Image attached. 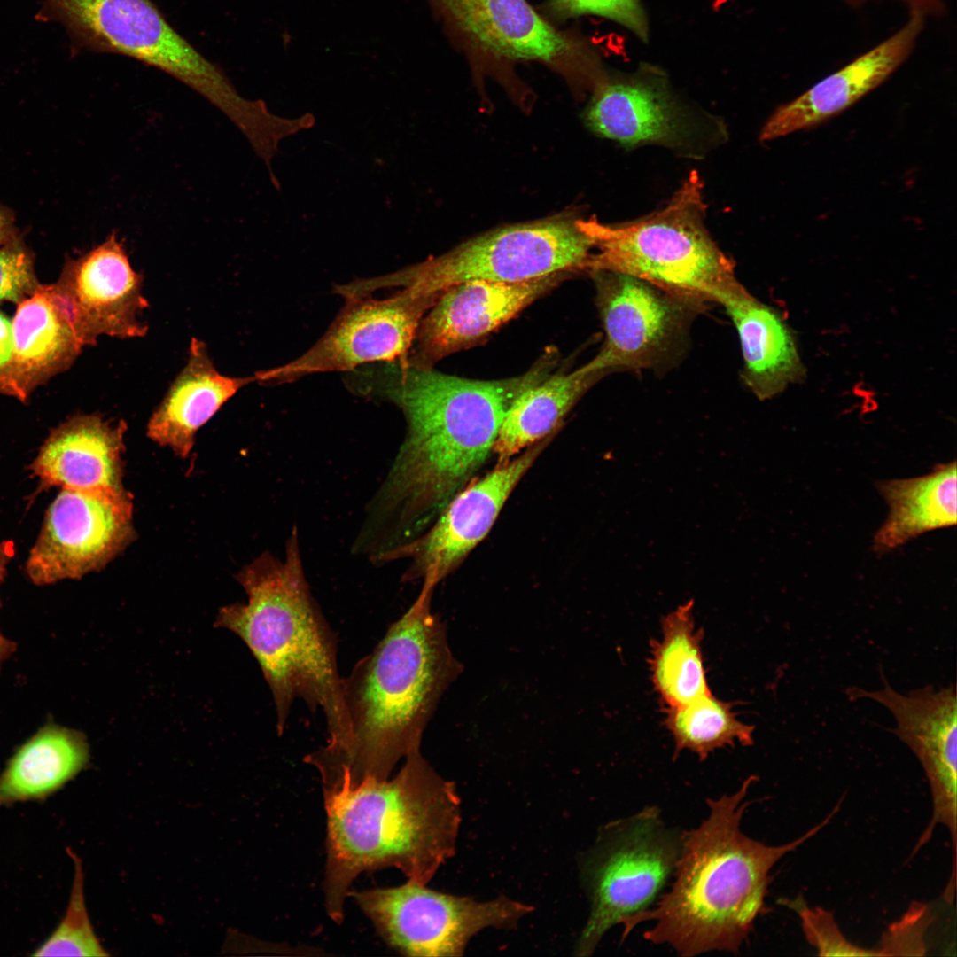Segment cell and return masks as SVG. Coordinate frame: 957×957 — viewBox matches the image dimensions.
Instances as JSON below:
<instances>
[{"instance_id":"8992f818","label":"cell","mask_w":957,"mask_h":957,"mask_svg":"<svg viewBox=\"0 0 957 957\" xmlns=\"http://www.w3.org/2000/svg\"><path fill=\"white\" fill-rule=\"evenodd\" d=\"M426 1L482 96L490 80L525 106L533 92L517 72L525 64L560 76L577 98L590 95L608 74L587 35L553 24L528 0Z\"/></svg>"},{"instance_id":"5b68a950","label":"cell","mask_w":957,"mask_h":957,"mask_svg":"<svg viewBox=\"0 0 957 957\" xmlns=\"http://www.w3.org/2000/svg\"><path fill=\"white\" fill-rule=\"evenodd\" d=\"M237 580L247 602L222 608L215 626L237 634L258 661L273 695L278 734L300 698L311 711L321 709L324 714L329 738L321 749L341 751L349 733L337 642L307 581L297 528L285 543L283 559L265 552Z\"/></svg>"},{"instance_id":"74e56055","label":"cell","mask_w":957,"mask_h":957,"mask_svg":"<svg viewBox=\"0 0 957 957\" xmlns=\"http://www.w3.org/2000/svg\"><path fill=\"white\" fill-rule=\"evenodd\" d=\"M14 242L13 233L8 218L0 212V247Z\"/></svg>"},{"instance_id":"1f68e13d","label":"cell","mask_w":957,"mask_h":957,"mask_svg":"<svg viewBox=\"0 0 957 957\" xmlns=\"http://www.w3.org/2000/svg\"><path fill=\"white\" fill-rule=\"evenodd\" d=\"M791 906L800 918L808 943L821 956H879L876 949L863 948L849 941L840 930L833 914L821 908L795 900Z\"/></svg>"},{"instance_id":"2e32d148","label":"cell","mask_w":957,"mask_h":957,"mask_svg":"<svg viewBox=\"0 0 957 957\" xmlns=\"http://www.w3.org/2000/svg\"><path fill=\"white\" fill-rule=\"evenodd\" d=\"M142 285L143 276L113 230L100 245L66 262L58 282L47 287L84 346L104 335L124 339L146 334Z\"/></svg>"},{"instance_id":"4316f807","label":"cell","mask_w":957,"mask_h":957,"mask_svg":"<svg viewBox=\"0 0 957 957\" xmlns=\"http://www.w3.org/2000/svg\"><path fill=\"white\" fill-rule=\"evenodd\" d=\"M608 372L587 362L567 374L549 375L514 401L501 425L493 453L505 462L546 439L582 395Z\"/></svg>"},{"instance_id":"8d00e7d4","label":"cell","mask_w":957,"mask_h":957,"mask_svg":"<svg viewBox=\"0 0 957 957\" xmlns=\"http://www.w3.org/2000/svg\"><path fill=\"white\" fill-rule=\"evenodd\" d=\"M15 555L14 543L11 541H0V586L6 575L7 565ZM1 604V601H0Z\"/></svg>"},{"instance_id":"f35d334b","label":"cell","mask_w":957,"mask_h":957,"mask_svg":"<svg viewBox=\"0 0 957 957\" xmlns=\"http://www.w3.org/2000/svg\"><path fill=\"white\" fill-rule=\"evenodd\" d=\"M14 650L15 644L0 633V668Z\"/></svg>"},{"instance_id":"ba28073f","label":"cell","mask_w":957,"mask_h":957,"mask_svg":"<svg viewBox=\"0 0 957 957\" xmlns=\"http://www.w3.org/2000/svg\"><path fill=\"white\" fill-rule=\"evenodd\" d=\"M35 19L60 23L72 50L121 54L177 79L224 113L251 145L276 130L277 117L265 102L242 97L151 0H43Z\"/></svg>"},{"instance_id":"cb8c5ba5","label":"cell","mask_w":957,"mask_h":957,"mask_svg":"<svg viewBox=\"0 0 957 957\" xmlns=\"http://www.w3.org/2000/svg\"><path fill=\"white\" fill-rule=\"evenodd\" d=\"M722 306L734 323L743 358L742 377L761 401L772 399L806 377L793 329L775 308L748 291Z\"/></svg>"},{"instance_id":"4fadbf2b","label":"cell","mask_w":957,"mask_h":957,"mask_svg":"<svg viewBox=\"0 0 957 957\" xmlns=\"http://www.w3.org/2000/svg\"><path fill=\"white\" fill-rule=\"evenodd\" d=\"M132 513L131 496L124 488H62L30 550L29 580L43 586L102 569L134 540Z\"/></svg>"},{"instance_id":"8fae6325","label":"cell","mask_w":957,"mask_h":957,"mask_svg":"<svg viewBox=\"0 0 957 957\" xmlns=\"http://www.w3.org/2000/svg\"><path fill=\"white\" fill-rule=\"evenodd\" d=\"M385 943L407 956H462L472 937L516 929L533 906L500 895L478 901L408 881L392 888L350 891Z\"/></svg>"},{"instance_id":"ffe728a7","label":"cell","mask_w":957,"mask_h":957,"mask_svg":"<svg viewBox=\"0 0 957 957\" xmlns=\"http://www.w3.org/2000/svg\"><path fill=\"white\" fill-rule=\"evenodd\" d=\"M925 16L909 12L904 26L890 37L824 78L767 119L760 141L816 126L852 106L886 81L910 56Z\"/></svg>"},{"instance_id":"d4e9b609","label":"cell","mask_w":957,"mask_h":957,"mask_svg":"<svg viewBox=\"0 0 957 957\" xmlns=\"http://www.w3.org/2000/svg\"><path fill=\"white\" fill-rule=\"evenodd\" d=\"M956 462L938 464L925 476L878 483L890 507L874 549L883 553L926 532L956 525Z\"/></svg>"},{"instance_id":"3957f363","label":"cell","mask_w":957,"mask_h":957,"mask_svg":"<svg viewBox=\"0 0 957 957\" xmlns=\"http://www.w3.org/2000/svg\"><path fill=\"white\" fill-rule=\"evenodd\" d=\"M754 775L732 794L707 800L708 814L683 831L673 883L648 910L623 919L621 940L642 922L653 945H666L681 956L720 951L737 953L757 918L766 912L769 873L786 854L814 836L838 811L795 840L768 845L741 829Z\"/></svg>"},{"instance_id":"e575fe53","label":"cell","mask_w":957,"mask_h":957,"mask_svg":"<svg viewBox=\"0 0 957 957\" xmlns=\"http://www.w3.org/2000/svg\"><path fill=\"white\" fill-rule=\"evenodd\" d=\"M852 7H860L872 0H844ZM906 5L909 12H919L925 15H931L939 12L944 0H897Z\"/></svg>"},{"instance_id":"f1b7e54d","label":"cell","mask_w":957,"mask_h":957,"mask_svg":"<svg viewBox=\"0 0 957 957\" xmlns=\"http://www.w3.org/2000/svg\"><path fill=\"white\" fill-rule=\"evenodd\" d=\"M664 712L676 754L688 750L704 760L717 749L753 743L754 727L738 720L732 703L712 693L681 706L664 708Z\"/></svg>"},{"instance_id":"7402d4cb","label":"cell","mask_w":957,"mask_h":957,"mask_svg":"<svg viewBox=\"0 0 957 957\" xmlns=\"http://www.w3.org/2000/svg\"><path fill=\"white\" fill-rule=\"evenodd\" d=\"M12 331V356L0 370V393L26 403L38 386L71 367L83 345L47 284L18 304Z\"/></svg>"},{"instance_id":"83f0119b","label":"cell","mask_w":957,"mask_h":957,"mask_svg":"<svg viewBox=\"0 0 957 957\" xmlns=\"http://www.w3.org/2000/svg\"><path fill=\"white\" fill-rule=\"evenodd\" d=\"M690 599L665 616L661 639L651 640L649 666L664 708H673L711 694L704 665V631L697 627Z\"/></svg>"},{"instance_id":"e0dca14e","label":"cell","mask_w":957,"mask_h":957,"mask_svg":"<svg viewBox=\"0 0 957 957\" xmlns=\"http://www.w3.org/2000/svg\"><path fill=\"white\" fill-rule=\"evenodd\" d=\"M883 686L879 690L850 687L851 700L872 699L888 709L896 720L891 733L915 754L927 775L933 799L931 825L938 823L951 833L953 853L956 846L957 802V701L953 684L936 689L931 685L906 694L895 690L880 673Z\"/></svg>"},{"instance_id":"484cf974","label":"cell","mask_w":957,"mask_h":957,"mask_svg":"<svg viewBox=\"0 0 957 957\" xmlns=\"http://www.w3.org/2000/svg\"><path fill=\"white\" fill-rule=\"evenodd\" d=\"M88 761L89 746L82 733L45 726L17 751L0 775V805L49 797Z\"/></svg>"},{"instance_id":"f546056e","label":"cell","mask_w":957,"mask_h":957,"mask_svg":"<svg viewBox=\"0 0 957 957\" xmlns=\"http://www.w3.org/2000/svg\"><path fill=\"white\" fill-rule=\"evenodd\" d=\"M74 874L65 915L50 937L33 956H107L90 922L84 897V873L82 860L68 851Z\"/></svg>"},{"instance_id":"ac0fdd59","label":"cell","mask_w":957,"mask_h":957,"mask_svg":"<svg viewBox=\"0 0 957 957\" xmlns=\"http://www.w3.org/2000/svg\"><path fill=\"white\" fill-rule=\"evenodd\" d=\"M569 274L514 283L475 279L450 286L422 318L407 363L432 368L474 346Z\"/></svg>"},{"instance_id":"52a82bcc","label":"cell","mask_w":957,"mask_h":957,"mask_svg":"<svg viewBox=\"0 0 957 957\" xmlns=\"http://www.w3.org/2000/svg\"><path fill=\"white\" fill-rule=\"evenodd\" d=\"M703 189L693 171L666 206L646 216L616 224L577 219L595 250L587 273L626 274L701 304L722 305L746 292L706 229Z\"/></svg>"},{"instance_id":"836d02e7","label":"cell","mask_w":957,"mask_h":957,"mask_svg":"<svg viewBox=\"0 0 957 957\" xmlns=\"http://www.w3.org/2000/svg\"><path fill=\"white\" fill-rule=\"evenodd\" d=\"M930 923L929 907L914 903L905 915L891 924L876 951L879 956L923 955L924 936Z\"/></svg>"},{"instance_id":"30bf717a","label":"cell","mask_w":957,"mask_h":957,"mask_svg":"<svg viewBox=\"0 0 957 957\" xmlns=\"http://www.w3.org/2000/svg\"><path fill=\"white\" fill-rule=\"evenodd\" d=\"M593 253L577 219L556 216L495 229L380 281L384 288L409 286L438 300L450 286L470 280L514 283L587 272Z\"/></svg>"},{"instance_id":"9a60e30c","label":"cell","mask_w":957,"mask_h":957,"mask_svg":"<svg viewBox=\"0 0 957 957\" xmlns=\"http://www.w3.org/2000/svg\"><path fill=\"white\" fill-rule=\"evenodd\" d=\"M546 438L517 457L470 481L414 540L377 557L375 564L411 560L402 581L421 579L434 589L487 534L515 486L547 446Z\"/></svg>"},{"instance_id":"6da1fadb","label":"cell","mask_w":957,"mask_h":957,"mask_svg":"<svg viewBox=\"0 0 957 957\" xmlns=\"http://www.w3.org/2000/svg\"><path fill=\"white\" fill-rule=\"evenodd\" d=\"M549 374L541 361L520 376L497 380L460 377L399 362L358 370L354 392L395 404L407 429L368 504L354 549L377 556L423 533L493 453L514 401Z\"/></svg>"},{"instance_id":"4dcf8cb0","label":"cell","mask_w":957,"mask_h":957,"mask_svg":"<svg viewBox=\"0 0 957 957\" xmlns=\"http://www.w3.org/2000/svg\"><path fill=\"white\" fill-rule=\"evenodd\" d=\"M537 8L556 26L595 16L619 25L642 43L650 39L649 17L642 0H544Z\"/></svg>"},{"instance_id":"d6986e66","label":"cell","mask_w":957,"mask_h":957,"mask_svg":"<svg viewBox=\"0 0 957 957\" xmlns=\"http://www.w3.org/2000/svg\"><path fill=\"white\" fill-rule=\"evenodd\" d=\"M589 96L584 121L596 135L625 147L680 149L693 142L694 121L657 66L641 63L631 72H609Z\"/></svg>"},{"instance_id":"9c48e42d","label":"cell","mask_w":957,"mask_h":957,"mask_svg":"<svg viewBox=\"0 0 957 957\" xmlns=\"http://www.w3.org/2000/svg\"><path fill=\"white\" fill-rule=\"evenodd\" d=\"M683 831L664 821L659 808L641 811L603 825L580 859L588 918L574 953L589 956L604 935L629 916L650 908L672 878Z\"/></svg>"},{"instance_id":"7c38bea8","label":"cell","mask_w":957,"mask_h":957,"mask_svg":"<svg viewBox=\"0 0 957 957\" xmlns=\"http://www.w3.org/2000/svg\"><path fill=\"white\" fill-rule=\"evenodd\" d=\"M343 297L344 307L315 344L289 362L255 372L256 382L280 385L366 364L407 363L420 322L436 302L408 286L381 299Z\"/></svg>"},{"instance_id":"5bb4252c","label":"cell","mask_w":957,"mask_h":957,"mask_svg":"<svg viewBox=\"0 0 957 957\" xmlns=\"http://www.w3.org/2000/svg\"><path fill=\"white\" fill-rule=\"evenodd\" d=\"M590 274L596 284L605 340L588 363L608 373L666 362L679 347L691 315L704 305L626 274Z\"/></svg>"},{"instance_id":"d590c367","label":"cell","mask_w":957,"mask_h":957,"mask_svg":"<svg viewBox=\"0 0 957 957\" xmlns=\"http://www.w3.org/2000/svg\"><path fill=\"white\" fill-rule=\"evenodd\" d=\"M12 349V322L0 311V370L10 361Z\"/></svg>"},{"instance_id":"44dd1931","label":"cell","mask_w":957,"mask_h":957,"mask_svg":"<svg viewBox=\"0 0 957 957\" xmlns=\"http://www.w3.org/2000/svg\"><path fill=\"white\" fill-rule=\"evenodd\" d=\"M126 428L98 414H77L54 428L30 465L40 488L123 489Z\"/></svg>"},{"instance_id":"7a4b0ae2","label":"cell","mask_w":957,"mask_h":957,"mask_svg":"<svg viewBox=\"0 0 957 957\" xmlns=\"http://www.w3.org/2000/svg\"><path fill=\"white\" fill-rule=\"evenodd\" d=\"M432 593L422 587L371 653L342 679L347 744L304 758L319 772L323 793L386 780L401 759L420 750L441 696L463 670L446 625L431 610Z\"/></svg>"},{"instance_id":"277c9868","label":"cell","mask_w":957,"mask_h":957,"mask_svg":"<svg viewBox=\"0 0 957 957\" xmlns=\"http://www.w3.org/2000/svg\"><path fill=\"white\" fill-rule=\"evenodd\" d=\"M327 817L325 909L336 923L354 880L366 871L400 869L425 885L455 852L461 800L420 750L391 780L324 793Z\"/></svg>"},{"instance_id":"d6a6232c","label":"cell","mask_w":957,"mask_h":957,"mask_svg":"<svg viewBox=\"0 0 957 957\" xmlns=\"http://www.w3.org/2000/svg\"><path fill=\"white\" fill-rule=\"evenodd\" d=\"M31 255L12 242L0 247V302L19 304L40 286Z\"/></svg>"},{"instance_id":"603a6c76","label":"cell","mask_w":957,"mask_h":957,"mask_svg":"<svg viewBox=\"0 0 957 957\" xmlns=\"http://www.w3.org/2000/svg\"><path fill=\"white\" fill-rule=\"evenodd\" d=\"M255 377L221 374L206 344L192 338L186 365L171 384L147 424L148 437L182 458L194 445L195 434L241 388Z\"/></svg>"}]
</instances>
